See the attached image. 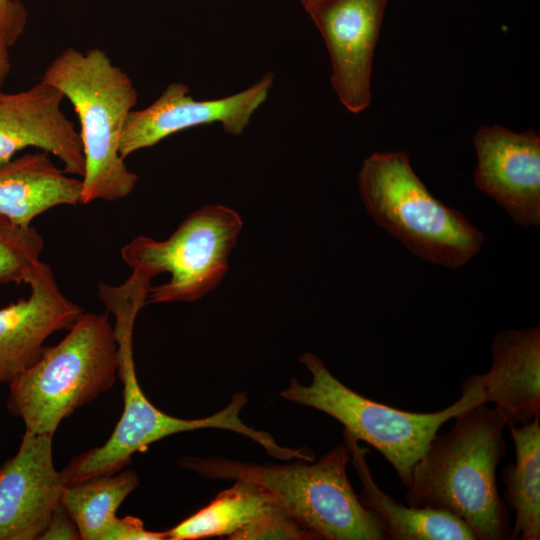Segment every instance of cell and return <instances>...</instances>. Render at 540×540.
Here are the masks:
<instances>
[{
  "instance_id": "cell-1",
  "label": "cell",
  "mask_w": 540,
  "mask_h": 540,
  "mask_svg": "<svg viewBox=\"0 0 540 540\" xmlns=\"http://www.w3.org/2000/svg\"><path fill=\"white\" fill-rule=\"evenodd\" d=\"M481 402L436 434L416 462L406 487L407 505L449 512L464 521L476 540L510 539L507 507L496 468L504 457L507 426L501 413Z\"/></svg>"
},
{
  "instance_id": "cell-2",
  "label": "cell",
  "mask_w": 540,
  "mask_h": 540,
  "mask_svg": "<svg viewBox=\"0 0 540 540\" xmlns=\"http://www.w3.org/2000/svg\"><path fill=\"white\" fill-rule=\"evenodd\" d=\"M41 80L70 101L80 123L85 163L81 204L127 197L138 180L119 153L127 118L138 101L132 78L101 49L68 47L51 61Z\"/></svg>"
},
{
  "instance_id": "cell-3",
  "label": "cell",
  "mask_w": 540,
  "mask_h": 540,
  "mask_svg": "<svg viewBox=\"0 0 540 540\" xmlns=\"http://www.w3.org/2000/svg\"><path fill=\"white\" fill-rule=\"evenodd\" d=\"M351 453L338 444L316 463L257 464L185 457L184 468L209 479H242L266 489L295 520L327 540H386L380 516L366 508L347 476Z\"/></svg>"
},
{
  "instance_id": "cell-4",
  "label": "cell",
  "mask_w": 540,
  "mask_h": 540,
  "mask_svg": "<svg viewBox=\"0 0 540 540\" xmlns=\"http://www.w3.org/2000/svg\"><path fill=\"white\" fill-rule=\"evenodd\" d=\"M357 184L375 223L420 259L458 269L481 250L482 231L429 192L405 151L371 154L360 168Z\"/></svg>"
},
{
  "instance_id": "cell-5",
  "label": "cell",
  "mask_w": 540,
  "mask_h": 540,
  "mask_svg": "<svg viewBox=\"0 0 540 540\" xmlns=\"http://www.w3.org/2000/svg\"><path fill=\"white\" fill-rule=\"evenodd\" d=\"M119 355L107 314L83 312L55 346L9 384L7 408L25 431L54 435L63 419L110 390Z\"/></svg>"
},
{
  "instance_id": "cell-6",
  "label": "cell",
  "mask_w": 540,
  "mask_h": 540,
  "mask_svg": "<svg viewBox=\"0 0 540 540\" xmlns=\"http://www.w3.org/2000/svg\"><path fill=\"white\" fill-rule=\"evenodd\" d=\"M300 362L310 371L311 382L303 385L293 378L280 395L331 416L357 441L377 449L404 486L410 480L414 465L443 424L472 405L486 403L480 375L465 379L460 398L451 405L435 412L417 413L358 394L333 376L312 353L303 354Z\"/></svg>"
},
{
  "instance_id": "cell-7",
  "label": "cell",
  "mask_w": 540,
  "mask_h": 540,
  "mask_svg": "<svg viewBox=\"0 0 540 540\" xmlns=\"http://www.w3.org/2000/svg\"><path fill=\"white\" fill-rule=\"evenodd\" d=\"M242 219L223 205H204L188 215L165 240L138 236L121 248L132 271L169 280L152 286L147 303L192 302L214 290L228 272V258Z\"/></svg>"
},
{
  "instance_id": "cell-8",
  "label": "cell",
  "mask_w": 540,
  "mask_h": 540,
  "mask_svg": "<svg viewBox=\"0 0 540 540\" xmlns=\"http://www.w3.org/2000/svg\"><path fill=\"white\" fill-rule=\"evenodd\" d=\"M118 378L123 384V412L108 440L99 447L75 457L61 471L66 484L121 471L136 452L163 438L203 428H220L249 437L266 452L280 460L298 456L297 449L276 443L267 432L247 426L239 417L247 403L244 392L235 393L230 403L217 413L199 419H182L168 415L155 407L143 393L138 382L133 358V343L119 344Z\"/></svg>"
},
{
  "instance_id": "cell-9",
  "label": "cell",
  "mask_w": 540,
  "mask_h": 540,
  "mask_svg": "<svg viewBox=\"0 0 540 540\" xmlns=\"http://www.w3.org/2000/svg\"><path fill=\"white\" fill-rule=\"evenodd\" d=\"M273 80V74L267 73L247 89L214 100H196L186 84L170 83L151 105L130 112L120 141V156L125 160L177 132L216 122L226 133L238 136L265 102Z\"/></svg>"
},
{
  "instance_id": "cell-10",
  "label": "cell",
  "mask_w": 540,
  "mask_h": 540,
  "mask_svg": "<svg viewBox=\"0 0 540 540\" xmlns=\"http://www.w3.org/2000/svg\"><path fill=\"white\" fill-rule=\"evenodd\" d=\"M389 0H324L310 13L329 51L331 84L352 113L371 101V71Z\"/></svg>"
},
{
  "instance_id": "cell-11",
  "label": "cell",
  "mask_w": 540,
  "mask_h": 540,
  "mask_svg": "<svg viewBox=\"0 0 540 540\" xmlns=\"http://www.w3.org/2000/svg\"><path fill=\"white\" fill-rule=\"evenodd\" d=\"M474 183L519 226L540 225V136L500 125L482 126L474 135Z\"/></svg>"
},
{
  "instance_id": "cell-12",
  "label": "cell",
  "mask_w": 540,
  "mask_h": 540,
  "mask_svg": "<svg viewBox=\"0 0 540 540\" xmlns=\"http://www.w3.org/2000/svg\"><path fill=\"white\" fill-rule=\"evenodd\" d=\"M51 434L25 431L0 467V540H39L66 482L53 462Z\"/></svg>"
},
{
  "instance_id": "cell-13",
  "label": "cell",
  "mask_w": 540,
  "mask_h": 540,
  "mask_svg": "<svg viewBox=\"0 0 540 540\" xmlns=\"http://www.w3.org/2000/svg\"><path fill=\"white\" fill-rule=\"evenodd\" d=\"M64 99L42 80L19 92L0 90V165L35 147L57 157L67 174L83 176L82 143L75 123L62 111Z\"/></svg>"
},
{
  "instance_id": "cell-14",
  "label": "cell",
  "mask_w": 540,
  "mask_h": 540,
  "mask_svg": "<svg viewBox=\"0 0 540 540\" xmlns=\"http://www.w3.org/2000/svg\"><path fill=\"white\" fill-rule=\"evenodd\" d=\"M27 298L0 308V383L10 384L42 355L53 333L68 330L84 312L60 290L51 267L39 261Z\"/></svg>"
},
{
  "instance_id": "cell-15",
  "label": "cell",
  "mask_w": 540,
  "mask_h": 540,
  "mask_svg": "<svg viewBox=\"0 0 540 540\" xmlns=\"http://www.w3.org/2000/svg\"><path fill=\"white\" fill-rule=\"evenodd\" d=\"M490 370L480 375L486 403L508 425L540 415V327L508 329L495 335Z\"/></svg>"
},
{
  "instance_id": "cell-16",
  "label": "cell",
  "mask_w": 540,
  "mask_h": 540,
  "mask_svg": "<svg viewBox=\"0 0 540 540\" xmlns=\"http://www.w3.org/2000/svg\"><path fill=\"white\" fill-rule=\"evenodd\" d=\"M82 181L52 162L47 152L27 153L0 165V214L22 226L63 205L81 204Z\"/></svg>"
},
{
  "instance_id": "cell-17",
  "label": "cell",
  "mask_w": 540,
  "mask_h": 540,
  "mask_svg": "<svg viewBox=\"0 0 540 540\" xmlns=\"http://www.w3.org/2000/svg\"><path fill=\"white\" fill-rule=\"evenodd\" d=\"M351 462L362 484L360 502L376 512L392 540H476L469 526L457 516L442 510L401 504L386 494L374 481L359 441L343 431Z\"/></svg>"
},
{
  "instance_id": "cell-18",
  "label": "cell",
  "mask_w": 540,
  "mask_h": 540,
  "mask_svg": "<svg viewBox=\"0 0 540 540\" xmlns=\"http://www.w3.org/2000/svg\"><path fill=\"white\" fill-rule=\"evenodd\" d=\"M515 462L502 472L505 496L515 511L510 539H540V415L521 425H508Z\"/></svg>"
},
{
  "instance_id": "cell-19",
  "label": "cell",
  "mask_w": 540,
  "mask_h": 540,
  "mask_svg": "<svg viewBox=\"0 0 540 540\" xmlns=\"http://www.w3.org/2000/svg\"><path fill=\"white\" fill-rule=\"evenodd\" d=\"M277 501L263 487L237 479L207 506L166 531L167 540L231 537L255 521Z\"/></svg>"
},
{
  "instance_id": "cell-20",
  "label": "cell",
  "mask_w": 540,
  "mask_h": 540,
  "mask_svg": "<svg viewBox=\"0 0 540 540\" xmlns=\"http://www.w3.org/2000/svg\"><path fill=\"white\" fill-rule=\"evenodd\" d=\"M138 484L133 470L67 484L61 505L75 522L80 539L102 540L119 506Z\"/></svg>"
},
{
  "instance_id": "cell-21",
  "label": "cell",
  "mask_w": 540,
  "mask_h": 540,
  "mask_svg": "<svg viewBox=\"0 0 540 540\" xmlns=\"http://www.w3.org/2000/svg\"><path fill=\"white\" fill-rule=\"evenodd\" d=\"M44 247L33 226H22L0 214V284L26 283Z\"/></svg>"
},
{
  "instance_id": "cell-22",
  "label": "cell",
  "mask_w": 540,
  "mask_h": 540,
  "mask_svg": "<svg viewBox=\"0 0 540 540\" xmlns=\"http://www.w3.org/2000/svg\"><path fill=\"white\" fill-rule=\"evenodd\" d=\"M231 539L313 540L320 539V537L303 527L283 507L276 503L255 521L234 534Z\"/></svg>"
},
{
  "instance_id": "cell-23",
  "label": "cell",
  "mask_w": 540,
  "mask_h": 540,
  "mask_svg": "<svg viewBox=\"0 0 540 540\" xmlns=\"http://www.w3.org/2000/svg\"><path fill=\"white\" fill-rule=\"evenodd\" d=\"M28 11L19 0H0V37L8 47L24 33Z\"/></svg>"
},
{
  "instance_id": "cell-24",
  "label": "cell",
  "mask_w": 540,
  "mask_h": 540,
  "mask_svg": "<svg viewBox=\"0 0 540 540\" xmlns=\"http://www.w3.org/2000/svg\"><path fill=\"white\" fill-rule=\"evenodd\" d=\"M167 540L166 532L147 531L141 519L115 517L107 527L102 540Z\"/></svg>"
},
{
  "instance_id": "cell-25",
  "label": "cell",
  "mask_w": 540,
  "mask_h": 540,
  "mask_svg": "<svg viewBox=\"0 0 540 540\" xmlns=\"http://www.w3.org/2000/svg\"><path fill=\"white\" fill-rule=\"evenodd\" d=\"M80 539L79 530L61 503L53 511L39 540Z\"/></svg>"
},
{
  "instance_id": "cell-26",
  "label": "cell",
  "mask_w": 540,
  "mask_h": 540,
  "mask_svg": "<svg viewBox=\"0 0 540 540\" xmlns=\"http://www.w3.org/2000/svg\"><path fill=\"white\" fill-rule=\"evenodd\" d=\"M8 48L0 37V86L4 83L11 70Z\"/></svg>"
},
{
  "instance_id": "cell-27",
  "label": "cell",
  "mask_w": 540,
  "mask_h": 540,
  "mask_svg": "<svg viewBox=\"0 0 540 540\" xmlns=\"http://www.w3.org/2000/svg\"><path fill=\"white\" fill-rule=\"evenodd\" d=\"M324 0H300L305 10L310 13L314 8H316Z\"/></svg>"
}]
</instances>
